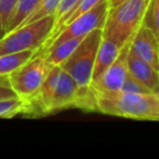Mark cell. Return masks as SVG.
Segmentation results:
<instances>
[{
    "label": "cell",
    "instance_id": "cell-23",
    "mask_svg": "<svg viewBox=\"0 0 159 159\" xmlns=\"http://www.w3.org/2000/svg\"><path fill=\"white\" fill-rule=\"evenodd\" d=\"M124 0H108V3H109V8H112L115 6L119 5V3L123 2Z\"/></svg>",
    "mask_w": 159,
    "mask_h": 159
},
{
    "label": "cell",
    "instance_id": "cell-4",
    "mask_svg": "<svg viewBox=\"0 0 159 159\" xmlns=\"http://www.w3.org/2000/svg\"><path fill=\"white\" fill-rule=\"evenodd\" d=\"M102 40V29L89 33L70 57L60 64V68L74 80L79 87L91 85L94 62Z\"/></svg>",
    "mask_w": 159,
    "mask_h": 159
},
{
    "label": "cell",
    "instance_id": "cell-7",
    "mask_svg": "<svg viewBox=\"0 0 159 159\" xmlns=\"http://www.w3.org/2000/svg\"><path fill=\"white\" fill-rule=\"evenodd\" d=\"M130 44L131 39L121 47V50L113 63L97 80L91 83V87L97 96L120 92L124 80L128 75L126 57L130 49Z\"/></svg>",
    "mask_w": 159,
    "mask_h": 159
},
{
    "label": "cell",
    "instance_id": "cell-12",
    "mask_svg": "<svg viewBox=\"0 0 159 159\" xmlns=\"http://www.w3.org/2000/svg\"><path fill=\"white\" fill-rule=\"evenodd\" d=\"M100 1H102V0H79V2H77L76 5H75L74 7H73L72 9H71L70 11H69L68 13H66V16H64L63 18L59 21V22L56 23V24L53 25L52 31H51L50 35H49V37L47 38L46 42L44 43V45L42 46V48L38 50V52H45V51H46V49L48 48V46L50 45V43L52 42V39L55 38V36L57 35L58 32H59L60 30L64 26V25H66L68 23H70L71 21H73L74 19L79 18L80 16L84 14L85 12L89 11L92 8H94L96 5H98Z\"/></svg>",
    "mask_w": 159,
    "mask_h": 159
},
{
    "label": "cell",
    "instance_id": "cell-8",
    "mask_svg": "<svg viewBox=\"0 0 159 159\" xmlns=\"http://www.w3.org/2000/svg\"><path fill=\"white\" fill-rule=\"evenodd\" d=\"M130 50L159 71V38L147 27L139 25L131 38Z\"/></svg>",
    "mask_w": 159,
    "mask_h": 159
},
{
    "label": "cell",
    "instance_id": "cell-11",
    "mask_svg": "<svg viewBox=\"0 0 159 159\" xmlns=\"http://www.w3.org/2000/svg\"><path fill=\"white\" fill-rule=\"evenodd\" d=\"M120 50H121V47L117 43L102 36V40H100L99 47H98L97 53H96L95 62H94L92 82L97 80L113 63V61L117 59Z\"/></svg>",
    "mask_w": 159,
    "mask_h": 159
},
{
    "label": "cell",
    "instance_id": "cell-2",
    "mask_svg": "<svg viewBox=\"0 0 159 159\" xmlns=\"http://www.w3.org/2000/svg\"><path fill=\"white\" fill-rule=\"evenodd\" d=\"M149 0H124L109 8L102 36L122 47L132 38L139 27L144 11Z\"/></svg>",
    "mask_w": 159,
    "mask_h": 159
},
{
    "label": "cell",
    "instance_id": "cell-15",
    "mask_svg": "<svg viewBox=\"0 0 159 159\" xmlns=\"http://www.w3.org/2000/svg\"><path fill=\"white\" fill-rule=\"evenodd\" d=\"M40 1L42 0H18L13 14L10 19L7 34L16 29L25 20V18H27L35 10V8L37 7Z\"/></svg>",
    "mask_w": 159,
    "mask_h": 159
},
{
    "label": "cell",
    "instance_id": "cell-9",
    "mask_svg": "<svg viewBox=\"0 0 159 159\" xmlns=\"http://www.w3.org/2000/svg\"><path fill=\"white\" fill-rule=\"evenodd\" d=\"M77 93H79V85L72 79V76H70L61 69L55 92L49 102L48 113L75 107Z\"/></svg>",
    "mask_w": 159,
    "mask_h": 159
},
{
    "label": "cell",
    "instance_id": "cell-20",
    "mask_svg": "<svg viewBox=\"0 0 159 159\" xmlns=\"http://www.w3.org/2000/svg\"><path fill=\"white\" fill-rule=\"evenodd\" d=\"M122 93H128V94H156L152 91H150L148 87H146L143 83H141L139 80H136L134 76L128 72L125 80H124L122 87L120 89Z\"/></svg>",
    "mask_w": 159,
    "mask_h": 159
},
{
    "label": "cell",
    "instance_id": "cell-21",
    "mask_svg": "<svg viewBox=\"0 0 159 159\" xmlns=\"http://www.w3.org/2000/svg\"><path fill=\"white\" fill-rule=\"evenodd\" d=\"M79 2V0H61L58 6L57 10L53 13V19H55V22H53V25L56 23H58L73 7H74L76 3ZM53 27V26H52Z\"/></svg>",
    "mask_w": 159,
    "mask_h": 159
},
{
    "label": "cell",
    "instance_id": "cell-14",
    "mask_svg": "<svg viewBox=\"0 0 159 159\" xmlns=\"http://www.w3.org/2000/svg\"><path fill=\"white\" fill-rule=\"evenodd\" d=\"M36 51L23 50L14 53H6L0 56V76H8L10 73L26 63Z\"/></svg>",
    "mask_w": 159,
    "mask_h": 159
},
{
    "label": "cell",
    "instance_id": "cell-19",
    "mask_svg": "<svg viewBox=\"0 0 159 159\" xmlns=\"http://www.w3.org/2000/svg\"><path fill=\"white\" fill-rule=\"evenodd\" d=\"M23 110L24 100L21 98L0 100V118H12L19 113H23Z\"/></svg>",
    "mask_w": 159,
    "mask_h": 159
},
{
    "label": "cell",
    "instance_id": "cell-10",
    "mask_svg": "<svg viewBox=\"0 0 159 159\" xmlns=\"http://www.w3.org/2000/svg\"><path fill=\"white\" fill-rule=\"evenodd\" d=\"M126 64H128V72L132 76H134L139 82L143 83L146 87L152 91L154 93L159 94V71L154 66L144 61L143 59L135 56L129 49L128 57H126Z\"/></svg>",
    "mask_w": 159,
    "mask_h": 159
},
{
    "label": "cell",
    "instance_id": "cell-3",
    "mask_svg": "<svg viewBox=\"0 0 159 159\" xmlns=\"http://www.w3.org/2000/svg\"><path fill=\"white\" fill-rule=\"evenodd\" d=\"M53 22V16H46L9 32L0 39V56L23 50L38 51L50 35Z\"/></svg>",
    "mask_w": 159,
    "mask_h": 159
},
{
    "label": "cell",
    "instance_id": "cell-1",
    "mask_svg": "<svg viewBox=\"0 0 159 159\" xmlns=\"http://www.w3.org/2000/svg\"><path fill=\"white\" fill-rule=\"evenodd\" d=\"M97 111L116 117L158 121L159 94H128L118 92L97 96Z\"/></svg>",
    "mask_w": 159,
    "mask_h": 159
},
{
    "label": "cell",
    "instance_id": "cell-22",
    "mask_svg": "<svg viewBox=\"0 0 159 159\" xmlns=\"http://www.w3.org/2000/svg\"><path fill=\"white\" fill-rule=\"evenodd\" d=\"M16 97V93L9 85L8 76H0V100L12 99Z\"/></svg>",
    "mask_w": 159,
    "mask_h": 159
},
{
    "label": "cell",
    "instance_id": "cell-6",
    "mask_svg": "<svg viewBox=\"0 0 159 159\" xmlns=\"http://www.w3.org/2000/svg\"><path fill=\"white\" fill-rule=\"evenodd\" d=\"M109 10V3L108 0H102L98 5H96L94 8H92L89 11L85 12L84 14L80 16L79 18L74 19L64 25L58 34L55 36L52 42L48 46L49 49L50 47L58 45L60 43L64 42L70 38L79 37V36H85L92 31L96 29H102L106 21L107 14ZM46 49V50H47Z\"/></svg>",
    "mask_w": 159,
    "mask_h": 159
},
{
    "label": "cell",
    "instance_id": "cell-13",
    "mask_svg": "<svg viewBox=\"0 0 159 159\" xmlns=\"http://www.w3.org/2000/svg\"><path fill=\"white\" fill-rule=\"evenodd\" d=\"M86 36V35H85ZM85 36H79V37L70 38L64 42L60 43L58 45L50 47L45 51V56L46 59L51 66H60L63 61H66L70 55L76 49V47L80 45V43L82 42L83 38Z\"/></svg>",
    "mask_w": 159,
    "mask_h": 159
},
{
    "label": "cell",
    "instance_id": "cell-18",
    "mask_svg": "<svg viewBox=\"0 0 159 159\" xmlns=\"http://www.w3.org/2000/svg\"><path fill=\"white\" fill-rule=\"evenodd\" d=\"M16 1L18 0H0V39L7 34Z\"/></svg>",
    "mask_w": 159,
    "mask_h": 159
},
{
    "label": "cell",
    "instance_id": "cell-16",
    "mask_svg": "<svg viewBox=\"0 0 159 159\" xmlns=\"http://www.w3.org/2000/svg\"><path fill=\"white\" fill-rule=\"evenodd\" d=\"M159 0H149L145 8L141 25L147 27L159 38Z\"/></svg>",
    "mask_w": 159,
    "mask_h": 159
},
{
    "label": "cell",
    "instance_id": "cell-5",
    "mask_svg": "<svg viewBox=\"0 0 159 159\" xmlns=\"http://www.w3.org/2000/svg\"><path fill=\"white\" fill-rule=\"evenodd\" d=\"M52 68L53 66L47 61L45 53L36 51L26 63L8 75L10 87L16 97L27 99L39 89Z\"/></svg>",
    "mask_w": 159,
    "mask_h": 159
},
{
    "label": "cell",
    "instance_id": "cell-17",
    "mask_svg": "<svg viewBox=\"0 0 159 159\" xmlns=\"http://www.w3.org/2000/svg\"><path fill=\"white\" fill-rule=\"evenodd\" d=\"M60 1L61 0H42L38 3L37 7L35 8V10L27 18H25V20L18 27L23 26L25 24H29V23L35 22V21L39 20V19L44 18L46 16H53L58 6H59Z\"/></svg>",
    "mask_w": 159,
    "mask_h": 159
}]
</instances>
